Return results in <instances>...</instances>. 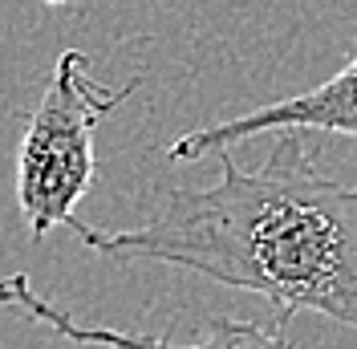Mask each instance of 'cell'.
<instances>
[{
  "label": "cell",
  "instance_id": "cell-1",
  "mask_svg": "<svg viewBox=\"0 0 357 349\" xmlns=\"http://www.w3.org/2000/svg\"><path fill=\"white\" fill-rule=\"evenodd\" d=\"M110 260H162L207 281L256 292L289 325L321 313L357 329V183L317 167L301 134L284 131L260 167L223 151L211 187H175L158 216L130 232L69 228Z\"/></svg>",
  "mask_w": 357,
  "mask_h": 349
},
{
  "label": "cell",
  "instance_id": "cell-2",
  "mask_svg": "<svg viewBox=\"0 0 357 349\" xmlns=\"http://www.w3.org/2000/svg\"><path fill=\"white\" fill-rule=\"evenodd\" d=\"M138 86L142 77H130L126 86H102L89 73L82 49H66L53 61L17 151V207L33 240L77 223V203L89 195L98 174L93 134Z\"/></svg>",
  "mask_w": 357,
  "mask_h": 349
},
{
  "label": "cell",
  "instance_id": "cell-3",
  "mask_svg": "<svg viewBox=\"0 0 357 349\" xmlns=\"http://www.w3.org/2000/svg\"><path fill=\"white\" fill-rule=\"evenodd\" d=\"M284 131H321V134H341L357 138V37H354V57L345 69H337L329 82L292 94L280 102H268L260 110H248L240 118H227L203 131L178 134L167 147L171 163H199L207 154H223L236 142H248L256 134H284Z\"/></svg>",
  "mask_w": 357,
  "mask_h": 349
},
{
  "label": "cell",
  "instance_id": "cell-4",
  "mask_svg": "<svg viewBox=\"0 0 357 349\" xmlns=\"http://www.w3.org/2000/svg\"><path fill=\"white\" fill-rule=\"evenodd\" d=\"M0 309H17L29 321L53 329L57 337L93 349H296V341L284 333V321L260 325V321H236V317H211L203 341H171V337H155V333H122V329H106V325H82L73 313H66L49 297H41L24 272L0 276Z\"/></svg>",
  "mask_w": 357,
  "mask_h": 349
},
{
  "label": "cell",
  "instance_id": "cell-5",
  "mask_svg": "<svg viewBox=\"0 0 357 349\" xmlns=\"http://www.w3.org/2000/svg\"><path fill=\"white\" fill-rule=\"evenodd\" d=\"M45 4H69V0H45Z\"/></svg>",
  "mask_w": 357,
  "mask_h": 349
}]
</instances>
